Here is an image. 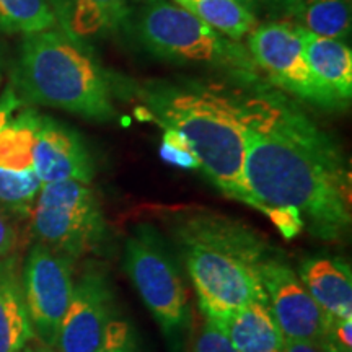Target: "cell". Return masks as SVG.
Returning a JSON list of instances; mask_svg holds the SVG:
<instances>
[{"mask_svg": "<svg viewBox=\"0 0 352 352\" xmlns=\"http://www.w3.org/2000/svg\"><path fill=\"white\" fill-rule=\"evenodd\" d=\"M241 96L245 182L259 212L292 209L329 243L351 233V171L340 144L283 91L256 85Z\"/></svg>", "mask_w": 352, "mask_h": 352, "instance_id": "1", "label": "cell"}, {"mask_svg": "<svg viewBox=\"0 0 352 352\" xmlns=\"http://www.w3.org/2000/svg\"><path fill=\"white\" fill-rule=\"evenodd\" d=\"M171 230L202 314L267 305L261 270L279 252L261 233L209 210L175 215Z\"/></svg>", "mask_w": 352, "mask_h": 352, "instance_id": "2", "label": "cell"}, {"mask_svg": "<svg viewBox=\"0 0 352 352\" xmlns=\"http://www.w3.org/2000/svg\"><path fill=\"white\" fill-rule=\"evenodd\" d=\"M142 94L147 116L164 129L182 132L215 188L258 210L245 182V116L239 96L168 83H151Z\"/></svg>", "mask_w": 352, "mask_h": 352, "instance_id": "3", "label": "cell"}, {"mask_svg": "<svg viewBox=\"0 0 352 352\" xmlns=\"http://www.w3.org/2000/svg\"><path fill=\"white\" fill-rule=\"evenodd\" d=\"M12 90L20 101L64 109L91 121L116 118L108 77L82 43L59 28L25 34Z\"/></svg>", "mask_w": 352, "mask_h": 352, "instance_id": "4", "label": "cell"}, {"mask_svg": "<svg viewBox=\"0 0 352 352\" xmlns=\"http://www.w3.org/2000/svg\"><path fill=\"white\" fill-rule=\"evenodd\" d=\"M122 261L171 351L178 352L191 327V308L182 270L168 243L155 227L140 223L126 240Z\"/></svg>", "mask_w": 352, "mask_h": 352, "instance_id": "5", "label": "cell"}, {"mask_svg": "<svg viewBox=\"0 0 352 352\" xmlns=\"http://www.w3.org/2000/svg\"><path fill=\"white\" fill-rule=\"evenodd\" d=\"M138 33L144 46L162 59L223 65L245 78L256 77L258 67L243 46L166 0L147 2L140 12Z\"/></svg>", "mask_w": 352, "mask_h": 352, "instance_id": "6", "label": "cell"}, {"mask_svg": "<svg viewBox=\"0 0 352 352\" xmlns=\"http://www.w3.org/2000/svg\"><path fill=\"white\" fill-rule=\"evenodd\" d=\"M28 217L36 243L74 261L98 253L108 236L107 219L90 184L44 183Z\"/></svg>", "mask_w": 352, "mask_h": 352, "instance_id": "7", "label": "cell"}, {"mask_svg": "<svg viewBox=\"0 0 352 352\" xmlns=\"http://www.w3.org/2000/svg\"><path fill=\"white\" fill-rule=\"evenodd\" d=\"M248 52L254 65L279 90L329 111L342 108L315 80L305 54V30L296 21L256 25L248 34Z\"/></svg>", "mask_w": 352, "mask_h": 352, "instance_id": "8", "label": "cell"}, {"mask_svg": "<svg viewBox=\"0 0 352 352\" xmlns=\"http://www.w3.org/2000/svg\"><path fill=\"white\" fill-rule=\"evenodd\" d=\"M74 259L34 243L21 270V285L34 338L56 344L74 292Z\"/></svg>", "mask_w": 352, "mask_h": 352, "instance_id": "9", "label": "cell"}, {"mask_svg": "<svg viewBox=\"0 0 352 352\" xmlns=\"http://www.w3.org/2000/svg\"><path fill=\"white\" fill-rule=\"evenodd\" d=\"M116 318V297L108 276L98 270L83 272L74 284L54 347L59 352H96Z\"/></svg>", "mask_w": 352, "mask_h": 352, "instance_id": "10", "label": "cell"}, {"mask_svg": "<svg viewBox=\"0 0 352 352\" xmlns=\"http://www.w3.org/2000/svg\"><path fill=\"white\" fill-rule=\"evenodd\" d=\"M261 280L266 290L267 308L285 340L323 341L328 316L280 253H276L264 264Z\"/></svg>", "mask_w": 352, "mask_h": 352, "instance_id": "11", "label": "cell"}, {"mask_svg": "<svg viewBox=\"0 0 352 352\" xmlns=\"http://www.w3.org/2000/svg\"><path fill=\"white\" fill-rule=\"evenodd\" d=\"M33 168L41 183L90 184L95 164L82 135L63 122L41 114L33 145Z\"/></svg>", "mask_w": 352, "mask_h": 352, "instance_id": "12", "label": "cell"}, {"mask_svg": "<svg viewBox=\"0 0 352 352\" xmlns=\"http://www.w3.org/2000/svg\"><path fill=\"white\" fill-rule=\"evenodd\" d=\"M298 277L314 300L329 318H352L351 264L334 256L305 258Z\"/></svg>", "mask_w": 352, "mask_h": 352, "instance_id": "13", "label": "cell"}, {"mask_svg": "<svg viewBox=\"0 0 352 352\" xmlns=\"http://www.w3.org/2000/svg\"><path fill=\"white\" fill-rule=\"evenodd\" d=\"M204 316L217 324L236 352H283L285 346L284 334L264 303Z\"/></svg>", "mask_w": 352, "mask_h": 352, "instance_id": "14", "label": "cell"}, {"mask_svg": "<svg viewBox=\"0 0 352 352\" xmlns=\"http://www.w3.org/2000/svg\"><path fill=\"white\" fill-rule=\"evenodd\" d=\"M33 338L19 258L10 254L0 259V352H21Z\"/></svg>", "mask_w": 352, "mask_h": 352, "instance_id": "15", "label": "cell"}, {"mask_svg": "<svg viewBox=\"0 0 352 352\" xmlns=\"http://www.w3.org/2000/svg\"><path fill=\"white\" fill-rule=\"evenodd\" d=\"M305 54L318 85L342 108L352 95V52L341 39L316 36L305 32Z\"/></svg>", "mask_w": 352, "mask_h": 352, "instance_id": "16", "label": "cell"}, {"mask_svg": "<svg viewBox=\"0 0 352 352\" xmlns=\"http://www.w3.org/2000/svg\"><path fill=\"white\" fill-rule=\"evenodd\" d=\"M51 6L60 30L76 39L114 33L129 19L126 0H51Z\"/></svg>", "mask_w": 352, "mask_h": 352, "instance_id": "17", "label": "cell"}, {"mask_svg": "<svg viewBox=\"0 0 352 352\" xmlns=\"http://www.w3.org/2000/svg\"><path fill=\"white\" fill-rule=\"evenodd\" d=\"M41 113L25 109L0 127V168L34 170L33 145Z\"/></svg>", "mask_w": 352, "mask_h": 352, "instance_id": "18", "label": "cell"}, {"mask_svg": "<svg viewBox=\"0 0 352 352\" xmlns=\"http://www.w3.org/2000/svg\"><path fill=\"white\" fill-rule=\"evenodd\" d=\"M173 2L233 41L250 34L258 25V20L236 0H173Z\"/></svg>", "mask_w": 352, "mask_h": 352, "instance_id": "19", "label": "cell"}, {"mask_svg": "<svg viewBox=\"0 0 352 352\" xmlns=\"http://www.w3.org/2000/svg\"><path fill=\"white\" fill-rule=\"evenodd\" d=\"M296 23L316 36L344 41L351 34V0H303Z\"/></svg>", "mask_w": 352, "mask_h": 352, "instance_id": "20", "label": "cell"}, {"mask_svg": "<svg viewBox=\"0 0 352 352\" xmlns=\"http://www.w3.org/2000/svg\"><path fill=\"white\" fill-rule=\"evenodd\" d=\"M51 0H0V30L32 34L57 28Z\"/></svg>", "mask_w": 352, "mask_h": 352, "instance_id": "21", "label": "cell"}, {"mask_svg": "<svg viewBox=\"0 0 352 352\" xmlns=\"http://www.w3.org/2000/svg\"><path fill=\"white\" fill-rule=\"evenodd\" d=\"M41 186L34 170L0 168V209L28 217Z\"/></svg>", "mask_w": 352, "mask_h": 352, "instance_id": "22", "label": "cell"}, {"mask_svg": "<svg viewBox=\"0 0 352 352\" xmlns=\"http://www.w3.org/2000/svg\"><path fill=\"white\" fill-rule=\"evenodd\" d=\"M160 158L171 166L182 170H201V162L192 151L191 144L182 132L165 129L160 144Z\"/></svg>", "mask_w": 352, "mask_h": 352, "instance_id": "23", "label": "cell"}, {"mask_svg": "<svg viewBox=\"0 0 352 352\" xmlns=\"http://www.w3.org/2000/svg\"><path fill=\"white\" fill-rule=\"evenodd\" d=\"M256 20H296L303 0H236Z\"/></svg>", "mask_w": 352, "mask_h": 352, "instance_id": "24", "label": "cell"}, {"mask_svg": "<svg viewBox=\"0 0 352 352\" xmlns=\"http://www.w3.org/2000/svg\"><path fill=\"white\" fill-rule=\"evenodd\" d=\"M96 352H142L134 329L124 320H114L109 324L104 340Z\"/></svg>", "mask_w": 352, "mask_h": 352, "instance_id": "25", "label": "cell"}, {"mask_svg": "<svg viewBox=\"0 0 352 352\" xmlns=\"http://www.w3.org/2000/svg\"><path fill=\"white\" fill-rule=\"evenodd\" d=\"M206 318V316H204ZM192 352H236L228 338L220 331V328L214 321L206 318L199 336L196 338Z\"/></svg>", "mask_w": 352, "mask_h": 352, "instance_id": "26", "label": "cell"}, {"mask_svg": "<svg viewBox=\"0 0 352 352\" xmlns=\"http://www.w3.org/2000/svg\"><path fill=\"white\" fill-rule=\"evenodd\" d=\"M264 215H266V217H270V220L274 223L277 230L280 232V235L287 240L296 239L298 233H300L302 230H305V228H303L300 214H298L297 210L270 209Z\"/></svg>", "mask_w": 352, "mask_h": 352, "instance_id": "27", "label": "cell"}, {"mask_svg": "<svg viewBox=\"0 0 352 352\" xmlns=\"http://www.w3.org/2000/svg\"><path fill=\"white\" fill-rule=\"evenodd\" d=\"M323 341L352 349V318H329L327 323Z\"/></svg>", "mask_w": 352, "mask_h": 352, "instance_id": "28", "label": "cell"}, {"mask_svg": "<svg viewBox=\"0 0 352 352\" xmlns=\"http://www.w3.org/2000/svg\"><path fill=\"white\" fill-rule=\"evenodd\" d=\"M16 245V232L7 212L0 209V259L10 256Z\"/></svg>", "mask_w": 352, "mask_h": 352, "instance_id": "29", "label": "cell"}, {"mask_svg": "<svg viewBox=\"0 0 352 352\" xmlns=\"http://www.w3.org/2000/svg\"><path fill=\"white\" fill-rule=\"evenodd\" d=\"M283 352H324L321 342L315 341H289L285 340Z\"/></svg>", "mask_w": 352, "mask_h": 352, "instance_id": "30", "label": "cell"}, {"mask_svg": "<svg viewBox=\"0 0 352 352\" xmlns=\"http://www.w3.org/2000/svg\"><path fill=\"white\" fill-rule=\"evenodd\" d=\"M21 352H59V351H57L56 347L44 344V342L38 341L36 338H33V340L23 347V351Z\"/></svg>", "mask_w": 352, "mask_h": 352, "instance_id": "31", "label": "cell"}, {"mask_svg": "<svg viewBox=\"0 0 352 352\" xmlns=\"http://www.w3.org/2000/svg\"><path fill=\"white\" fill-rule=\"evenodd\" d=\"M321 346H323L324 352H352V349H344V347H340L328 341H321Z\"/></svg>", "mask_w": 352, "mask_h": 352, "instance_id": "32", "label": "cell"}, {"mask_svg": "<svg viewBox=\"0 0 352 352\" xmlns=\"http://www.w3.org/2000/svg\"><path fill=\"white\" fill-rule=\"evenodd\" d=\"M142 2H152V0H142Z\"/></svg>", "mask_w": 352, "mask_h": 352, "instance_id": "33", "label": "cell"}, {"mask_svg": "<svg viewBox=\"0 0 352 352\" xmlns=\"http://www.w3.org/2000/svg\"><path fill=\"white\" fill-rule=\"evenodd\" d=\"M0 65H2V64H0Z\"/></svg>", "mask_w": 352, "mask_h": 352, "instance_id": "34", "label": "cell"}]
</instances>
